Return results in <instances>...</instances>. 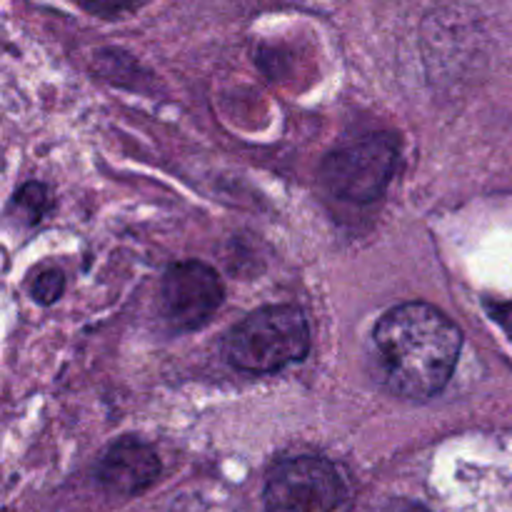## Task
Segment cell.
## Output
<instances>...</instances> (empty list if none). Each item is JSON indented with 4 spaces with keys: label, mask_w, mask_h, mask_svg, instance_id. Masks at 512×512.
<instances>
[{
    "label": "cell",
    "mask_w": 512,
    "mask_h": 512,
    "mask_svg": "<svg viewBox=\"0 0 512 512\" xmlns=\"http://www.w3.org/2000/svg\"><path fill=\"white\" fill-rule=\"evenodd\" d=\"M373 348L385 388L400 398L428 400L448 385L463 333L443 310L405 303L388 310L375 325Z\"/></svg>",
    "instance_id": "cell-1"
},
{
    "label": "cell",
    "mask_w": 512,
    "mask_h": 512,
    "mask_svg": "<svg viewBox=\"0 0 512 512\" xmlns=\"http://www.w3.org/2000/svg\"><path fill=\"white\" fill-rule=\"evenodd\" d=\"M310 350L308 318L295 305H268L230 330L225 353L245 373H275Z\"/></svg>",
    "instance_id": "cell-2"
},
{
    "label": "cell",
    "mask_w": 512,
    "mask_h": 512,
    "mask_svg": "<svg viewBox=\"0 0 512 512\" xmlns=\"http://www.w3.org/2000/svg\"><path fill=\"white\" fill-rule=\"evenodd\" d=\"M400 143L393 133H370L330 153L323 163V183L348 203H373L393 180Z\"/></svg>",
    "instance_id": "cell-3"
},
{
    "label": "cell",
    "mask_w": 512,
    "mask_h": 512,
    "mask_svg": "<svg viewBox=\"0 0 512 512\" xmlns=\"http://www.w3.org/2000/svg\"><path fill=\"white\" fill-rule=\"evenodd\" d=\"M345 480L318 455L280 460L263 490L265 512H335L345 503Z\"/></svg>",
    "instance_id": "cell-4"
},
{
    "label": "cell",
    "mask_w": 512,
    "mask_h": 512,
    "mask_svg": "<svg viewBox=\"0 0 512 512\" xmlns=\"http://www.w3.org/2000/svg\"><path fill=\"white\" fill-rule=\"evenodd\" d=\"M223 303V283L210 265L188 260L165 270L163 313L178 330H195Z\"/></svg>",
    "instance_id": "cell-5"
},
{
    "label": "cell",
    "mask_w": 512,
    "mask_h": 512,
    "mask_svg": "<svg viewBox=\"0 0 512 512\" xmlns=\"http://www.w3.org/2000/svg\"><path fill=\"white\" fill-rule=\"evenodd\" d=\"M160 458L150 445L123 438L110 445L95 468L100 488L115 498H135L160 478Z\"/></svg>",
    "instance_id": "cell-6"
},
{
    "label": "cell",
    "mask_w": 512,
    "mask_h": 512,
    "mask_svg": "<svg viewBox=\"0 0 512 512\" xmlns=\"http://www.w3.org/2000/svg\"><path fill=\"white\" fill-rule=\"evenodd\" d=\"M50 205L48 188L43 183H28L15 195V208L25 215V223H35L43 218V213Z\"/></svg>",
    "instance_id": "cell-7"
},
{
    "label": "cell",
    "mask_w": 512,
    "mask_h": 512,
    "mask_svg": "<svg viewBox=\"0 0 512 512\" xmlns=\"http://www.w3.org/2000/svg\"><path fill=\"white\" fill-rule=\"evenodd\" d=\"M63 285H65V278L60 270H45V273H40L38 278H35L33 290H30V293H33V298L38 300L40 305H50L60 298Z\"/></svg>",
    "instance_id": "cell-8"
},
{
    "label": "cell",
    "mask_w": 512,
    "mask_h": 512,
    "mask_svg": "<svg viewBox=\"0 0 512 512\" xmlns=\"http://www.w3.org/2000/svg\"><path fill=\"white\" fill-rule=\"evenodd\" d=\"M150 0H83L85 8L95 15H105V18H113V15H125L133 13V10L143 8Z\"/></svg>",
    "instance_id": "cell-9"
},
{
    "label": "cell",
    "mask_w": 512,
    "mask_h": 512,
    "mask_svg": "<svg viewBox=\"0 0 512 512\" xmlns=\"http://www.w3.org/2000/svg\"><path fill=\"white\" fill-rule=\"evenodd\" d=\"M488 313L505 330L512 343V300L510 303H488Z\"/></svg>",
    "instance_id": "cell-10"
}]
</instances>
